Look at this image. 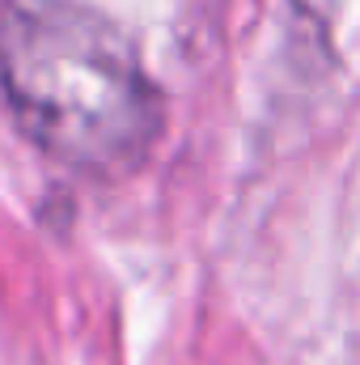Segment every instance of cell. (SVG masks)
I'll return each mask as SVG.
<instances>
[{"instance_id": "1", "label": "cell", "mask_w": 360, "mask_h": 365, "mask_svg": "<svg viewBox=\"0 0 360 365\" xmlns=\"http://www.w3.org/2000/svg\"><path fill=\"white\" fill-rule=\"evenodd\" d=\"M0 90L21 132L55 162L119 179L166 123L127 34L81 0H9L0 13Z\"/></svg>"}]
</instances>
